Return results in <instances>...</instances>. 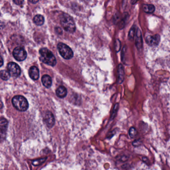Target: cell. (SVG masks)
Instances as JSON below:
<instances>
[{"instance_id":"12","label":"cell","mask_w":170,"mask_h":170,"mask_svg":"<svg viewBox=\"0 0 170 170\" xmlns=\"http://www.w3.org/2000/svg\"><path fill=\"white\" fill-rule=\"evenodd\" d=\"M8 122L7 120L5 118H1V136L3 134H6L7 130Z\"/></svg>"},{"instance_id":"7","label":"cell","mask_w":170,"mask_h":170,"mask_svg":"<svg viewBox=\"0 0 170 170\" xmlns=\"http://www.w3.org/2000/svg\"><path fill=\"white\" fill-rule=\"evenodd\" d=\"M44 121L46 126L49 128H52L55 124V117L50 111H47L45 114Z\"/></svg>"},{"instance_id":"5","label":"cell","mask_w":170,"mask_h":170,"mask_svg":"<svg viewBox=\"0 0 170 170\" xmlns=\"http://www.w3.org/2000/svg\"><path fill=\"white\" fill-rule=\"evenodd\" d=\"M7 70L10 74V76L16 78L21 74V68L19 65L15 62H10L7 64Z\"/></svg>"},{"instance_id":"14","label":"cell","mask_w":170,"mask_h":170,"mask_svg":"<svg viewBox=\"0 0 170 170\" xmlns=\"http://www.w3.org/2000/svg\"><path fill=\"white\" fill-rule=\"evenodd\" d=\"M143 9L145 13H152L155 10V6L153 4H144L143 6Z\"/></svg>"},{"instance_id":"6","label":"cell","mask_w":170,"mask_h":170,"mask_svg":"<svg viewBox=\"0 0 170 170\" xmlns=\"http://www.w3.org/2000/svg\"><path fill=\"white\" fill-rule=\"evenodd\" d=\"M13 55L15 59L19 61L25 60L27 56V52L25 49L20 46L16 47L13 49Z\"/></svg>"},{"instance_id":"21","label":"cell","mask_w":170,"mask_h":170,"mask_svg":"<svg viewBox=\"0 0 170 170\" xmlns=\"http://www.w3.org/2000/svg\"><path fill=\"white\" fill-rule=\"evenodd\" d=\"M141 143H142V141L140 140V139H138V140H136L134 141H133L132 145L134 147H138L141 145Z\"/></svg>"},{"instance_id":"23","label":"cell","mask_w":170,"mask_h":170,"mask_svg":"<svg viewBox=\"0 0 170 170\" xmlns=\"http://www.w3.org/2000/svg\"><path fill=\"white\" fill-rule=\"evenodd\" d=\"M39 0H29V1L31 3H33V4H36L39 1Z\"/></svg>"},{"instance_id":"11","label":"cell","mask_w":170,"mask_h":170,"mask_svg":"<svg viewBox=\"0 0 170 170\" xmlns=\"http://www.w3.org/2000/svg\"><path fill=\"white\" fill-rule=\"evenodd\" d=\"M42 82L43 85L46 88H49L52 85V79L49 75H44L42 77Z\"/></svg>"},{"instance_id":"25","label":"cell","mask_w":170,"mask_h":170,"mask_svg":"<svg viewBox=\"0 0 170 170\" xmlns=\"http://www.w3.org/2000/svg\"><path fill=\"white\" fill-rule=\"evenodd\" d=\"M133 1H134V3H135V2H136V1H137V0H133Z\"/></svg>"},{"instance_id":"1","label":"cell","mask_w":170,"mask_h":170,"mask_svg":"<svg viewBox=\"0 0 170 170\" xmlns=\"http://www.w3.org/2000/svg\"><path fill=\"white\" fill-rule=\"evenodd\" d=\"M60 22L64 30L67 32L73 33L76 31V25L73 18L67 13H62L60 16Z\"/></svg>"},{"instance_id":"10","label":"cell","mask_w":170,"mask_h":170,"mask_svg":"<svg viewBox=\"0 0 170 170\" xmlns=\"http://www.w3.org/2000/svg\"><path fill=\"white\" fill-rule=\"evenodd\" d=\"M67 91L65 87L61 86L58 87L56 90V94L58 97L61 98H63L67 96Z\"/></svg>"},{"instance_id":"17","label":"cell","mask_w":170,"mask_h":170,"mask_svg":"<svg viewBox=\"0 0 170 170\" xmlns=\"http://www.w3.org/2000/svg\"><path fill=\"white\" fill-rule=\"evenodd\" d=\"M10 76L7 70H2L1 71V78L3 80H7L10 78Z\"/></svg>"},{"instance_id":"8","label":"cell","mask_w":170,"mask_h":170,"mask_svg":"<svg viewBox=\"0 0 170 170\" xmlns=\"http://www.w3.org/2000/svg\"><path fill=\"white\" fill-rule=\"evenodd\" d=\"M146 42L149 46H157L160 42V37L159 34H155L154 36H148L146 37Z\"/></svg>"},{"instance_id":"24","label":"cell","mask_w":170,"mask_h":170,"mask_svg":"<svg viewBox=\"0 0 170 170\" xmlns=\"http://www.w3.org/2000/svg\"><path fill=\"white\" fill-rule=\"evenodd\" d=\"M3 64V58L1 57V67Z\"/></svg>"},{"instance_id":"4","label":"cell","mask_w":170,"mask_h":170,"mask_svg":"<svg viewBox=\"0 0 170 170\" xmlns=\"http://www.w3.org/2000/svg\"><path fill=\"white\" fill-rule=\"evenodd\" d=\"M58 49L61 56L64 59H71L73 56V52L70 47L64 43H59L58 44Z\"/></svg>"},{"instance_id":"18","label":"cell","mask_w":170,"mask_h":170,"mask_svg":"<svg viewBox=\"0 0 170 170\" xmlns=\"http://www.w3.org/2000/svg\"><path fill=\"white\" fill-rule=\"evenodd\" d=\"M137 131L135 128L133 127L130 128L129 131V134L130 137L131 138L135 137L137 135Z\"/></svg>"},{"instance_id":"16","label":"cell","mask_w":170,"mask_h":170,"mask_svg":"<svg viewBox=\"0 0 170 170\" xmlns=\"http://www.w3.org/2000/svg\"><path fill=\"white\" fill-rule=\"evenodd\" d=\"M142 37H141V34L140 30H138L137 32L136 33V46H137L138 48H140L141 47V44H142Z\"/></svg>"},{"instance_id":"20","label":"cell","mask_w":170,"mask_h":170,"mask_svg":"<svg viewBox=\"0 0 170 170\" xmlns=\"http://www.w3.org/2000/svg\"><path fill=\"white\" fill-rule=\"evenodd\" d=\"M46 160V158L40 159L39 160H34L33 161V164L34 166H39L40 165L43 164Z\"/></svg>"},{"instance_id":"19","label":"cell","mask_w":170,"mask_h":170,"mask_svg":"<svg viewBox=\"0 0 170 170\" xmlns=\"http://www.w3.org/2000/svg\"><path fill=\"white\" fill-rule=\"evenodd\" d=\"M135 33H136V28H135V27H132L131 29L130 30L129 33L128 37L129 40H133Z\"/></svg>"},{"instance_id":"9","label":"cell","mask_w":170,"mask_h":170,"mask_svg":"<svg viewBox=\"0 0 170 170\" xmlns=\"http://www.w3.org/2000/svg\"><path fill=\"white\" fill-rule=\"evenodd\" d=\"M30 77L33 80H37L40 76V72L37 67L34 66L31 67L28 71Z\"/></svg>"},{"instance_id":"13","label":"cell","mask_w":170,"mask_h":170,"mask_svg":"<svg viewBox=\"0 0 170 170\" xmlns=\"http://www.w3.org/2000/svg\"><path fill=\"white\" fill-rule=\"evenodd\" d=\"M34 22L36 25H42L44 23V18L42 15H37L34 18Z\"/></svg>"},{"instance_id":"22","label":"cell","mask_w":170,"mask_h":170,"mask_svg":"<svg viewBox=\"0 0 170 170\" xmlns=\"http://www.w3.org/2000/svg\"><path fill=\"white\" fill-rule=\"evenodd\" d=\"M24 0H13V2L18 5H21L24 2Z\"/></svg>"},{"instance_id":"15","label":"cell","mask_w":170,"mask_h":170,"mask_svg":"<svg viewBox=\"0 0 170 170\" xmlns=\"http://www.w3.org/2000/svg\"><path fill=\"white\" fill-rule=\"evenodd\" d=\"M119 74V82L120 83H121L123 82L124 78V68L123 66L120 64L119 66L118 69Z\"/></svg>"},{"instance_id":"2","label":"cell","mask_w":170,"mask_h":170,"mask_svg":"<svg viewBox=\"0 0 170 170\" xmlns=\"http://www.w3.org/2000/svg\"><path fill=\"white\" fill-rule=\"evenodd\" d=\"M40 59L42 62L47 65L54 67L56 64V58L50 50L46 48H43L40 50Z\"/></svg>"},{"instance_id":"3","label":"cell","mask_w":170,"mask_h":170,"mask_svg":"<svg viewBox=\"0 0 170 170\" xmlns=\"http://www.w3.org/2000/svg\"><path fill=\"white\" fill-rule=\"evenodd\" d=\"M12 104L16 109L19 111H25L28 108V103L24 96L16 95L13 98Z\"/></svg>"}]
</instances>
